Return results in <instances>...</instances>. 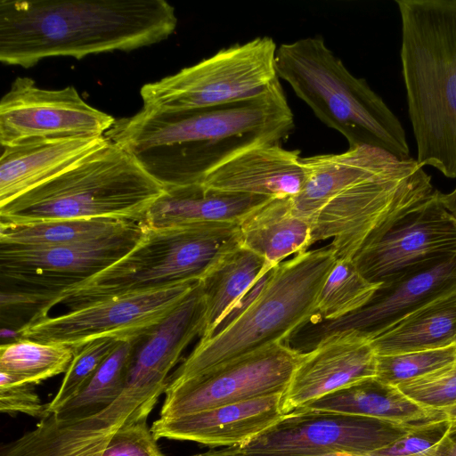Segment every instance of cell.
I'll use <instances>...</instances> for the list:
<instances>
[{"label":"cell","mask_w":456,"mask_h":456,"mask_svg":"<svg viewBox=\"0 0 456 456\" xmlns=\"http://www.w3.org/2000/svg\"><path fill=\"white\" fill-rule=\"evenodd\" d=\"M286 342H276L165 390L159 418L174 419L214 407L284 394L303 358Z\"/></svg>","instance_id":"12"},{"label":"cell","mask_w":456,"mask_h":456,"mask_svg":"<svg viewBox=\"0 0 456 456\" xmlns=\"http://www.w3.org/2000/svg\"><path fill=\"white\" fill-rule=\"evenodd\" d=\"M302 161L305 181L290 198L293 210L312 224L311 246L331 239L337 260H354L391 221L436 191L417 159L370 146Z\"/></svg>","instance_id":"1"},{"label":"cell","mask_w":456,"mask_h":456,"mask_svg":"<svg viewBox=\"0 0 456 456\" xmlns=\"http://www.w3.org/2000/svg\"><path fill=\"white\" fill-rule=\"evenodd\" d=\"M145 228V222H135L105 238L53 247L0 245L2 285L59 295L120 259Z\"/></svg>","instance_id":"13"},{"label":"cell","mask_w":456,"mask_h":456,"mask_svg":"<svg viewBox=\"0 0 456 456\" xmlns=\"http://www.w3.org/2000/svg\"><path fill=\"white\" fill-rule=\"evenodd\" d=\"M377 354L370 340L354 332L317 343L297 366L283 395L284 414L376 376Z\"/></svg>","instance_id":"17"},{"label":"cell","mask_w":456,"mask_h":456,"mask_svg":"<svg viewBox=\"0 0 456 456\" xmlns=\"http://www.w3.org/2000/svg\"><path fill=\"white\" fill-rule=\"evenodd\" d=\"M453 293H456V254L405 270L382 282L361 309L335 321L309 322L289 338H304V344L310 349L329 337L346 332L371 340L423 305Z\"/></svg>","instance_id":"14"},{"label":"cell","mask_w":456,"mask_h":456,"mask_svg":"<svg viewBox=\"0 0 456 456\" xmlns=\"http://www.w3.org/2000/svg\"><path fill=\"white\" fill-rule=\"evenodd\" d=\"M75 356L67 346L28 338L1 344L0 380L38 384L66 372Z\"/></svg>","instance_id":"28"},{"label":"cell","mask_w":456,"mask_h":456,"mask_svg":"<svg viewBox=\"0 0 456 456\" xmlns=\"http://www.w3.org/2000/svg\"><path fill=\"white\" fill-rule=\"evenodd\" d=\"M147 419L123 426L110 439L102 456H164Z\"/></svg>","instance_id":"33"},{"label":"cell","mask_w":456,"mask_h":456,"mask_svg":"<svg viewBox=\"0 0 456 456\" xmlns=\"http://www.w3.org/2000/svg\"><path fill=\"white\" fill-rule=\"evenodd\" d=\"M116 118L91 106L74 86L38 87L17 77L0 102V143L33 138L105 135Z\"/></svg>","instance_id":"16"},{"label":"cell","mask_w":456,"mask_h":456,"mask_svg":"<svg viewBox=\"0 0 456 456\" xmlns=\"http://www.w3.org/2000/svg\"><path fill=\"white\" fill-rule=\"evenodd\" d=\"M198 282L112 297L48 315L20 329V338L67 346L75 353L99 338L130 340L167 318Z\"/></svg>","instance_id":"11"},{"label":"cell","mask_w":456,"mask_h":456,"mask_svg":"<svg viewBox=\"0 0 456 456\" xmlns=\"http://www.w3.org/2000/svg\"><path fill=\"white\" fill-rule=\"evenodd\" d=\"M272 269L256 253L240 246L224 256L200 281L206 315L200 339L212 336L240 308L247 295Z\"/></svg>","instance_id":"24"},{"label":"cell","mask_w":456,"mask_h":456,"mask_svg":"<svg viewBox=\"0 0 456 456\" xmlns=\"http://www.w3.org/2000/svg\"><path fill=\"white\" fill-rule=\"evenodd\" d=\"M284 394L224 404L174 419H157L151 431L160 438L191 441L211 448L242 445L285 414Z\"/></svg>","instance_id":"19"},{"label":"cell","mask_w":456,"mask_h":456,"mask_svg":"<svg viewBox=\"0 0 456 456\" xmlns=\"http://www.w3.org/2000/svg\"><path fill=\"white\" fill-rule=\"evenodd\" d=\"M302 409L368 417L405 425H419L447 418L442 411L417 403L397 387L385 384L375 377L329 394Z\"/></svg>","instance_id":"22"},{"label":"cell","mask_w":456,"mask_h":456,"mask_svg":"<svg viewBox=\"0 0 456 456\" xmlns=\"http://www.w3.org/2000/svg\"><path fill=\"white\" fill-rule=\"evenodd\" d=\"M0 411L8 414L20 412L40 419L48 414L47 404L42 403L33 384L2 380H0Z\"/></svg>","instance_id":"35"},{"label":"cell","mask_w":456,"mask_h":456,"mask_svg":"<svg viewBox=\"0 0 456 456\" xmlns=\"http://www.w3.org/2000/svg\"><path fill=\"white\" fill-rule=\"evenodd\" d=\"M320 456H368V455L345 452H331V453L323 454V455H320Z\"/></svg>","instance_id":"39"},{"label":"cell","mask_w":456,"mask_h":456,"mask_svg":"<svg viewBox=\"0 0 456 456\" xmlns=\"http://www.w3.org/2000/svg\"><path fill=\"white\" fill-rule=\"evenodd\" d=\"M120 342V340L111 338H99L86 344L76 352L58 392L52 401L46 403L48 414L54 412L75 396Z\"/></svg>","instance_id":"31"},{"label":"cell","mask_w":456,"mask_h":456,"mask_svg":"<svg viewBox=\"0 0 456 456\" xmlns=\"http://www.w3.org/2000/svg\"><path fill=\"white\" fill-rule=\"evenodd\" d=\"M456 363V345L446 347L377 355L375 378L397 387Z\"/></svg>","instance_id":"30"},{"label":"cell","mask_w":456,"mask_h":456,"mask_svg":"<svg viewBox=\"0 0 456 456\" xmlns=\"http://www.w3.org/2000/svg\"><path fill=\"white\" fill-rule=\"evenodd\" d=\"M108 142L105 135L59 136L3 146L0 206L61 174Z\"/></svg>","instance_id":"20"},{"label":"cell","mask_w":456,"mask_h":456,"mask_svg":"<svg viewBox=\"0 0 456 456\" xmlns=\"http://www.w3.org/2000/svg\"><path fill=\"white\" fill-rule=\"evenodd\" d=\"M436 190L391 221L354 258L368 281L382 283L427 261L456 254V216Z\"/></svg>","instance_id":"15"},{"label":"cell","mask_w":456,"mask_h":456,"mask_svg":"<svg viewBox=\"0 0 456 456\" xmlns=\"http://www.w3.org/2000/svg\"><path fill=\"white\" fill-rule=\"evenodd\" d=\"M136 221L115 218L62 219L28 224L0 223V245L53 247L99 240Z\"/></svg>","instance_id":"26"},{"label":"cell","mask_w":456,"mask_h":456,"mask_svg":"<svg viewBox=\"0 0 456 456\" xmlns=\"http://www.w3.org/2000/svg\"><path fill=\"white\" fill-rule=\"evenodd\" d=\"M417 161L456 177V0H396Z\"/></svg>","instance_id":"4"},{"label":"cell","mask_w":456,"mask_h":456,"mask_svg":"<svg viewBox=\"0 0 456 456\" xmlns=\"http://www.w3.org/2000/svg\"><path fill=\"white\" fill-rule=\"evenodd\" d=\"M305 181L298 151L285 149L278 142L256 140L223 159L201 185L216 192L282 199L297 195Z\"/></svg>","instance_id":"18"},{"label":"cell","mask_w":456,"mask_h":456,"mask_svg":"<svg viewBox=\"0 0 456 456\" xmlns=\"http://www.w3.org/2000/svg\"><path fill=\"white\" fill-rule=\"evenodd\" d=\"M276 72L314 114L349 147L370 146L409 159L404 129L363 78L354 77L320 37L281 45Z\"/></svg>","instance_id":"6"},{"label":"cell","mask_w":456,"mask_h":456,"mask_svg":"<svg viewBox=\"0 0 456 456\" xmlns=\"http://www.w3.org/2000/svg\"><path fill=\"white\" fill-rule=\"evenodd\" d=\"M165 188L109 141L45 183L0 206V223L115 218L144 222Z\"/></svg>","instance_id":"7"},{"label":"cell","mask_w":456,"mask_h":456,"mask_svg":"<svg viewBox=\"0 0 456 456\" xmlns=\"http://www.w3.org/2000/svg\"><path fill=\"white\" fill-rule=\"evenodd\" d=\"M134 338L121 341L85 387L47 415L57 421L78 420L96 415L110 405L125 387Z\"/></svg>","instance_id":"27"},{"label":"cell","mask_w":456,"mask_h":456,"mask_svg":"<svg viewBox=\"0 0 456 456\" xmlns=\"http://www.w3.org/2000/svg\"><path fill=\"white\" fill-rule=\"evenodd\" d=\"M242 246L239 223L208 222L153 228L97 274L63 289L55 300L69 311L105 299L200 281Z\"/></svg>","instance_id":"8"},{"label":"cell","mask_w":456,"mask_h":456,"mask_svg":"<svg viewBox=\"0 0 456 456\" xmlns=\"http://www.w3.org/2000/svg\"><path fill=\"white\" fill-rule=\"evenodd\" d=\"M176 25L165 0H1L0 61L30 68L48 57L131 51Z\"/></svg>","instance_id":"3"},{"label":"cell","mask_w":456,"mask_h":456,"mask_svg":"<svg viewBox=\"0 0 456 456\" xmlns=\"http://www.w3.org/2000/svg\"><path fill=\"white\" fill-rule=\"evenodd\" d=\"M239 226L242 246L262 256L271 269L311 247L312 224L295 213L290 198L269 199Z\"/></svg>","instance_id":"23"},{"label":"cell","mask_w":456,"mask_h":456,"mask_svg":"<svg viewBox=\"0 0 456 456\" xmlns=\"http://www.w3.org/2000/svg\"><path fill=\"white\" fill-rule=\"evenodd\" d=\"M380 285L364 278L353 260H337L319 293L314 322L335 321L361 309Z\"/></svg>","instance_id":"29"},{"label":"cell","mask_w":456,"mask_h":456,"mask_svg":"<svg viewBox=\"0 0 456 456\" xmlns=\"http://www.w3.org/2000/svg\"><path fill=\"white\" fill-rule=\"evenodd\" d=\"M276 43L257 37L223 48L177 73L142 86V109L176 112L225 105L256 96L279 79Z\"/></svg>","instance_id":"9"},{"label":"cell","mask_w":456,"mask_h":456,"mask_svg":"<svg viewBox=\"0 0 456 456\" xmlns=\"http://www.w3.org/2000/svg\"><path fill=\"white\" fill-rule=\"evenodd\" d=\"M450 420H456V404L442 410Z\"/></svg>","instance_id":"38"},{"label":"cell","mask_w":456,"mask_h":456,"mask_svg":"<svg viewBox=\"0 0 456 456\" xmlns=\"http://www.w3.org/2000/svg\"><path fill=\"white\" fill-rule=\"evenodd\" d=\"M451 420L447 418L416 426L388 446L368 456H416L436 445L445 435Z\"/></svg>","instance_id":"34"},{"label":"cell","mask_w":456,"mask_h":456,"mask_svg":"<svg viewBox=\"0 0 456 456\" xmlns=\"http://www.w3.org/2000/svg\"><path fill=\"white\" fill-rule=\"evenodd\" d=\"M416 456H456V420H451L445 435L436 445Z\"/></svg>","instance_id":"36"},{"label":"cell","mask_w":456,"mask_h":456,"mask_svg":"<svg viewBox=\"0 0 456 456\" xmlns=\"http://www.w3.org/2000/svg\"><path fill=\"white\" fill-rule=\"evenodd\" d=\"M268 200L256 195L208 191L201 184L169 187L165 188L149 208L144 222L153 228L208 222L240 223Z\"/></svg>","instance_id":"21"},{"label":"cell","mask_w":456,"mask_h":456,"mask_svg":"<svg viewBox=\"0 0 456 456\" xmlns=\"http://www.w3.org/2000/svg\"><path fill=\"white\" fill-rule=\"evenodd\" d=\"M416 426L298 409L285 414L245 444L210 449L194 456H320L338 452L368 454L388 446Z\"/></svg>","instance_id":"10"},{"label":"cell","mask_w":456,"mask_h":456,"mask_svg":"<svg viewBox=\"0 0 456 456\" xmlns=\"http://www.w3.org/2000/svg\"><path fill=\"white\" fill-rule=\"evenodd\" d=\"M377 355L456 345V293L438 297L370 340Z\"/></svg>","instance_id":"25"},{"label":"cell","mask_w":456,"mask_h":456,"mask_svg":"<svg viewBox=\"0 0 456 456\" xmlns=\"http://www.w3.org/2000/svg\"><path fill=\"white\" fill-rule=\"evenodd\" d=\"M337 261L328 245L284 260L262 277L246 302L170 375L176 387L222 364L276 342H286L315 320L319 293Z\"/></svg>","instance_id":"5"},{"label":"cell","mask_w":456,"mask_h":456,"mask_svg":"<svg viewBox=\"0 0 456 456\" xmlns=\"http://www.w3.org/2000/svg\"><path fill=\"white\" fill-rule=\"evenodd\" d=\"M441 201L444 207L456 216V187L449 193H440Z\"/></svg>","instance_id":"37"},{"label":"cell","mask_w":456,"mask_h":456,"mask_svg":"<svg viewBox=\"0 0 456 456\" xmlns=\"http://www.w3.org/2000/svg\"><path fill=\"white\" fill-rule=\"evenodd\" d=\"M417 403L442 411L456 404V363L432 374L397 386Z\"/></svg>","instance_id":"32"},{"label":"cell","mask_w":456,"mask_h":456,"mask_svg":"<svg viewBox=\"0 0 456 456\" xmlns=\"http://www.w3.org/2000/svg\"><path fill=\"white\" fill-rule=\"evenodd\" d=\"M294 117L280 79L236 102L184 111L142 109L116 119L105 136L164 188L201 184L208 173L252 138L280 142Z\"/></svg>","instance_id":"2"}]
</instances>
